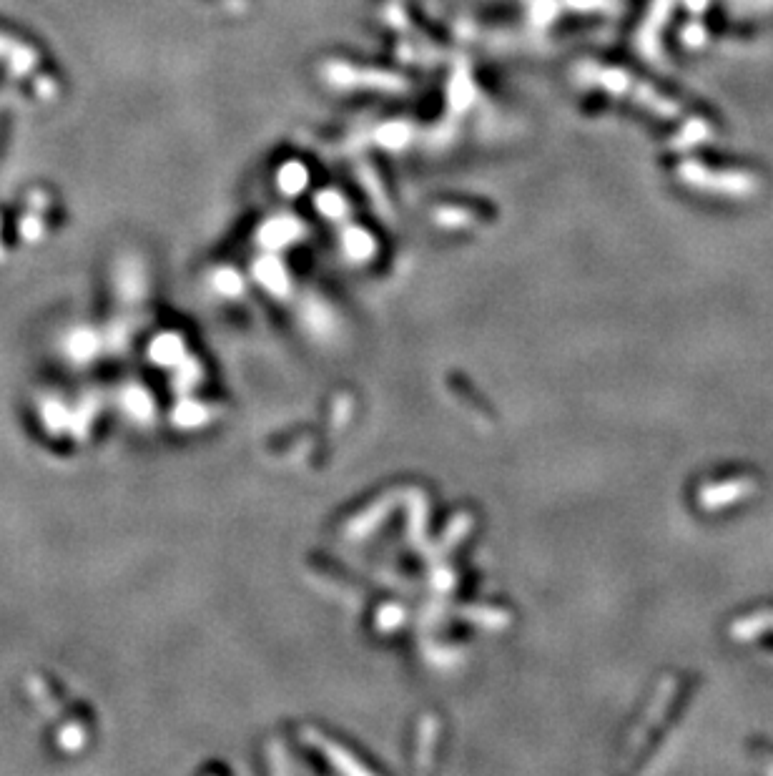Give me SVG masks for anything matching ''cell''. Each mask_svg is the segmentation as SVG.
I'll return each mask as SVG.
<instances>
[{"label":"cell","instance_id":"obj_1","mask_svg":"<svg viewBox=\"0 0 773 776\" xmlns=\"http://www.w3.org/2000/svg\"><path fill=\"white\" fill-rule=\"evenodd\" d=\"M324 78L337 88H372V91H405L410 83L400 76L384 71H372V68H357L352 63L332 61L324 66Z\"/></svg>","mask_w":773,"mask_h":776},{"label":"cell","instance_id":"obj_2","mask_svg":"<svg viewBox=\"0 0 773 776\" xmlns=\"http://www.w3.org/2000/svg\"><path fill=\"white\" fill-rule=\"evenodd\" d=\"M307 171H304V166L299 164H287L282 169V174H279V181H282V186L287 191H297L302 189L304 184H307Z\"/></svg>","mask_w":773,"mask_h":776}]
</instances>
